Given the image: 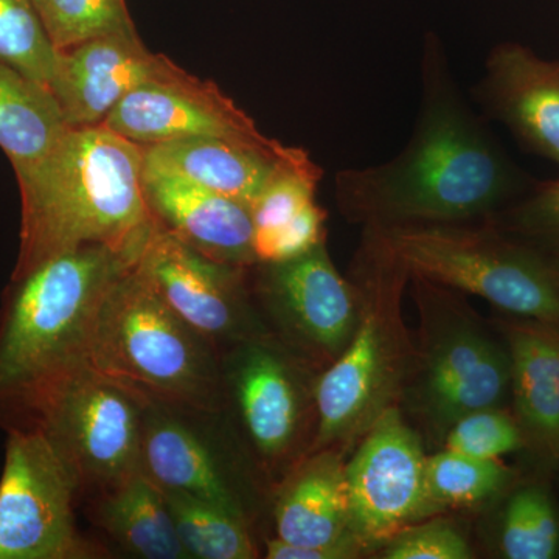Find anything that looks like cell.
<instances>
[{"label": "cell", "instance_id": "6da1fadb", "mask_svg": "<svg viewBox=\"0 0 559 559\" xmlns=\"http://www.w3.org/2000/svg\"><path fill=\"white\" fill-rule=\"evenodd\" d=\"M421 100L409 142L385 164L336 176L345 218L374 229L489 218L524 175L463 98L436 36L421 51Z\"/></svg>", "mask_w": 559, "mask_h": 559}, {"label": "cell", "instance_id": "7a4b0ae2", "mask_svg": "<svg viewBox=\"0 0 559 559\" xmlns=\"http://www.w3.org/2000/svg\"><path fill=\"white\" fill-rule=\"evenodd\" d=\"M14 173L21 242L11 278L86 246L142 255L157 229L143 194L142 146L102 124L69 128L49 153Z\"/></svg>", "mask_w": 559, "mask_h": 559}, {"label": "cell", "instance_id": "3957f363", "mask_svg": "<svg viewBox=\"0 0 559 559\" xmlns=\"http://www.w3.org/2000/svg\"><path fill=\"white\" fill-rule=\"evenodd\" d=\"M139 257L86 246L10 280L0 307V428H33L51 393L90 366L103 300Z\"/></svg>", "mask_w": 559, "mask_h": 559}, {"label": "cell", "instance_id": "277c9868", "mask_svg": "<svg viewBox=\"0 0 559 559\" xmlns=\"http://www.w3.org/2000/svg\"><path fill=\"white\" fill-rule=\"evenodd\" d=\"M91 366L145 399L226 409L219 349L173 310L138 263L103 300Z\"/></svg>", "mask_w": 559, "mask_h": 559}, {"label": "cell", "instance_id": "5b68a950", "mask_svg": "<svg viewBox=\"0 0 559 559\" xmlns=\"http://www.w3.org/2000/svg\"><path fill=\"white\" fill-rule=\"evenodd\" d=\"M411 280L380 229L366 227L352 282L359 299L358 325L347 347L312 385L316 432L308 454L330 450L369 429L399 388L406 367L400 296Z\"/></svg>", "mask_w": 559, "mask_h": 559}, {"label": "cell", "instance_id": "8992f818", "mask_svg": "<svg viewBox=\"0 0 559 559\" xmlns=\"http://www.w3.org/2000/svg\"><path fill=\"white\" fill-rule=\"evenodd\" d=\"M380 230L411 277L473 294L518 318L559 323L555 264L498 231L465 224Z\"/></svg>", "mask_w": 559, "mask_h": 559}, {"label": "cell", "instance_id": "52a82bcc", "mask_svg": "<svg viewBox=\"0 0 559 559\" xmlns=\"http://www.w3.org/2000/svg\"><path fill=\"white\" fill-rule=\"evenodd\" d=\"M411 278L421 312L419 409L448 430L471 412L502 406L511 392L509 352L460 307L450 288Z\"/></svg>", "mask_w": 559, "mask_h": 559}, {"label": "cell", "instance_id": "ba28073f", "mask_svg": "<svg viewBox=\"0 0 559 559\" xmlns=\"http://www.w3.org/2000/svg\"><path fill=\"white\" fill-rule=\"evenodd\" d=\"M81 484L43 429L7 432L0 476V559H97L108 550L81 535Z\"/></svg>", "mask_w": 559, "mask_h": 559}, {"label": "cell", "instance_id": "9c48e42d", "mask_svg": "<svg viewBox=\"0 0 559 559\" xmlns=\"http://www.w3.org/2000/svg\"><path fill=\"white\" fill-rule=\"evenodd\" d=\"M143 411L145 396L90 364L51 393L33 428L68 460L81 491L95 495L142 471Z\"/></svg>", "mask_w": 559, "mask_h": 559}, {"label": "cell", "instance_id": "30bf717a", "mask_svg": "<svg viewBox=\"0 0 559 559\" xmlns=\"http://www.w3.org/2000/svg\"><path fill=\"white\" fill-rule=\"evenodd\" d=\"M227 411L145 399L142 471L165 491L215 503L252 525L255 495Z\"/></svg>", "mask_w": 559, "mask_h": 559}, {"label": "cell", "instance_id": "8fae6325", "mask_svg": "<svg viewBox=\"0 0 559 559\" xmlns=\"http://www.w3.org/2000/svg\"><path fill=\"white\" fill-rule=\"evenodd\" d=\"M257 266L255 296L272 334L297 358L330 366L358 325L359 299L325 241L296 259Z\"/></svg>", "mask_w": 559, "mask_h": 559}, {"label": "cell", "instance_id": "7c38bea8", "mask_svg": "<svg viewBox=\"0 0 559 559\" xmlns=\"http://www.w3.org/2000/svg\"><path fill=\"white\" fill-rule=\"evenodd\" d=\"M219 356L227 414L249 447L270 465L293 457L310 403L301 359L274 334L238 342Z\"/></svg>", "mask_w": 559, "mask_h": 559}, {"label": "cell", "instance_id": "4fadbf2b", "mask_svg": "<svg viewBox=\"0 0 559 559\" xmlns=\"http://www.w3.org/2000/svg\"><path fill=\"white\" fill-rule=\"evenodd\" d=\"M138 266L162 297L219 349L272 334L253 305L249 267L210 259L157 226Z\"/></svg>", "mask_w": 559, "mask_h": 559}, {"label": "cell", "instance_id": "5bb4252c", "mask_svg": "<svg viewBox=\"0 0 559 559\" xmlns=\"http://www.w3.org/2000/svg\"><path fill=\"white\" fill-rule=\"evenodd\" d=\"M421 441L399 409L388 407L345 463L352 528L362 547L382 546L430 514Z\"/></svg>", "mask_w": 559, "mask_h": 559}, {"label": "cell", "instance_id": "9a60e30c", "mask_svg": "<svg viewBox=\"0 0 559 559\" xmlns=\"http://www.w3.org/2000/svg\"><path fill=\"white\" fill-rule=\"evenodd\" d=\"M102 127L140 146L190 138H215L267 146L255 121L213 81L178 68L164 79L131 92Z\"/></svg>", "mask_w": 559, "mask_h": 559}, {"label": "cell", "instance_id": "2e32d148", "mask_svg": "<svg viewBox=\"0 0 559 559\" xmlns=\"http://www.w3.org/2000/svg\"><path fill=\"white\" fill-rule=\"evenodd\" d=\"M178 68L146 49L138 31L109 33L58 50L50 92L70 128L100 127L131 92Z\"/></svg>", "mask_w": 559, "mask_h": 559}, {"label": "cell", "instance_id": "e0dca14e", "mask_svg": "<svg viewBox=\"0 0 559 559\" xmlns=\"http://www.w3.org/2000/svg\"><path fill=\"white\" fill-rule=\"evenodd\" d=\"M477 97L525 150L559 165V61L499 44L489 51Z\"/></svg>", "mask_w": 559, "mask_h": 559}, {"label": "cell", "instance_id": "ac0fdd59", "mask_svg": "<svg viewBox=\"0 0 559 559\" xmlns=\"http://www.w3.org/2000/svg\"><path fill=\"white\" fill-rule=\"evenodd\" d=\"M142 151L143 170L189 180L250 209L280 171L314 162L307 151L278 140L261 146L215 138L176 139Z\"/></svg>", "mask_w": 559, "mask_h": 559}, {"label": "cell", "instance_id": "d6986e66", "mask_svg": "<svg viewBox=\"0 0 559 559\" xmlns=\"http://www.w3.org/2000/svg\"><path fill=\"white\" fill-rule=\"evenodd\" d=\"M142 186L151 215L162 229L210 259L255 266L249 205L165 173L143 170Z\"/></svg>", "mask_w": 559, "mask_h": 559}, {"label": "cell", "instance_id": "ffe728a7", "mask_svg": "<svg viewBox=\"0 0 559 559\" xmlns=\"http://www.w3.org/2000/svg\"><path fill=\"white\" fill-rule=\"evenodd\" d=\"M272 518L275 538L285 543L364 549L352 528L345 463L331 448L307 454L289 471L275 496Z\"/></svg>", "mask_w": 559, "mask_h": 559}, {"label": "cell", "instance_id": "44dd1931", "mask_svg": "<svg viewBox=\"0 0 559 559\" xmlns=\"http://www.w3.org/2000/svg\"><path fill=\"white\" fill-rule=\"evenodd\" d=\"M507 340L518 421L559 455V323L525 319L507 329Z\"/></svg>", "mask_w": 559, "mask_h": 559}, {"label": "cell", "instance_id": "7402d4cb", "mask_svg": "<svg viewBox=\"0 0 559 559\" xmlns=\"http://www.w3.org/2000/svg\"><path fill=\"white\" fill-rule=\"evenodd\" d=\"M92 518L121 551L142 559H190L164 492L143 471L95 492Z\"/></svg>", "mask_w": 559, "mask_h": 559}, {"label": "cell", "instance_id": "603a6c76", "mask_svg": "<svg viewBox=\"0 0 559 559\" xmlns=\"http://www.w3.org/2000/svg\"><path fill=\"white\" fill-rule=\"evenodd\" d=\"M69 128L47 87L0 62V148L13 170L49 153Z\"/></svg>", "mask_w": 559, "mask_h": 559}, {"label": "cell", "instance_id": "cb8c5ba5", "mask_svg": "<svg viewBox=\"0 0 559 559\" xmlns=\"http://www.w3.org/2000/svg\"><path fill=\"white\" fill-rule=\"evenodd\" d=\"M162 492L180 544L190 559L259 557V547L250 532V524L238 514L182 492L165 489Z\"/></svg>", "mask_w": 559, "mask_h": 559}, {"label": "cell", "instance_id": "d4e9b609", "mask_svg": "<svg viewBox=\"0 0 559 559\" xmlns=\"http://www.w3.org/2000/svg\"><path fill=\"white\" fill-rule=\"evenodd\" d=\"M511 473L500 460H481L441 451L426 459V495L430 513L485 502L509 484Z\"/></svg>", "mask_w": 559, "mask_h": 559}, {"label": "cell", "instance_id": "484cf974", "mask_svg": "<svg viewBox=\"0 0 559 559\" xmlns=\"http://www.w3.org/2000/svg\"><path fill=\"white\" fill-rule=\"evenodd\" d=\"M499 546L509 559L558 557L559 516L549 492L532 485L511 495L500 522Z\"/></svg>", "mask_w": 559, "mask_h": 559}, {"label": "cell", "instance_id": "4316f807", "mask_svg": "<svg viewBox=\"0 0 559 559\" xmlns=\"http://www.w3.org/2000/svg\"><path fill=\"white\" fill-rule=\"evenodd\" d=\"M0 62L50 91L58 49L33 0H0Z\"/></svg>", "mask_w": 559, "mask_h": 559}, {"label": "cell", "instance_id": "83f0119b", "mask_svg": "<svg viewBox=\"0 0 559 559\" xmlns=\"http://www.w3.org/2000/svg\"><path fill=\"white\" fill-rule=\"evenodd\" d=\"M58 50L109 33L138 31L127 0H33Z\"/></svg>", "mask_w": 559, "mask_h": 559}, {"label": "cell", "instance_id": "f1b7e54d", "mask_svg": "<svg viewBox=\"0 0 559 559\" xmlns=\"http://www.w3.org/2000/svg\"><path fill=\"white\" fill-rule=\"evenodd\" d=\"M524 436L520 421L502 407L471 412L452 423L444 450L481 460H500L521 450Z\"/></svg>", "mask_w": 559, "mask_h": 559}, {"label": "cell", "instance_id": "f546056e", "mask_svg": "<svg viewBox=\"0 0 559 559\" xmlns=\"http://www.w3.org/2000/svg\"><path fill=\"white\" fill-rule=\"evenodd\" d=\"M322 176L316 162L280 171L252 205L253 241L275 234L314 202Z\"/></svg>", "mask_w": 559, "mask_h": 559}, {"label": "cell", "instance_id": "4dcf8cb0", "mask_svg": "<svg viewBox=\"0 0 559 559\" xmlns=\"http://www.w3.org/2000/svg\"><path fill=\"white\" fill-rule=\"evenodd\" d=\"M385 559H469L468 540L457 525L447 520H430L407 525L382 544Z\"/></svg>", "mask_w": 559, "mask_h": 559}, {"label": "cell", "instance_id": "1f68e13d", "mask_svg": "<svg viewBox=\"0 0 559 559\" xmlns=\"http://www.w3.org/2000/svg\"><path fill=\"white\" fill-rule=\"evenodd\" d=\"M326 212L311 202L285 227L253 241L257 263H275L304 255L325 241Z\"/></svg>", "mask_w": 559, "mask_h": 559}, {"label": "cell", "instance_id": "d6a6232c", "mask_svg": "<svg viewBox=\"0 0 559 559\" xmlns=\"http://www.w3.org/2000/svg\"><path fill=\"white\" fill-rule=\"evenodd\" d=\"M509 216L513 229L521 234L559 242V178L536 183Z\"/></svg>", "mask_w": 559, "mask_h": 559}, {"label": "cell", "instance_id": "836d02e7", "mask_svg": "<svg viewBox=\"0 0 559 559\" xmlns=\"http://www.w3.org/2000/svg\"><path fill=\"white\" fill-rule=\"evenodd\" d=\"M358 554L360 551L352 547H307L278 538L264 540V557L267 559H347L358 557Z\"/></svg>", "mask_w": 559, "mask_h": 559}, {"label": "cell", "instance_id": "e575fe53", "mask_svg": "<svg viewBox=\"0 0 559 559\" xmlns=\"http://www.w3.org/2000/svg\"><path fill=\"white\" fill-rule=\"evenodd\" d=\"M555 275H557V282L559 285V266H555Z\"/></svg>", "mask_w": 559, "mask_h": 559}]
</instances>
